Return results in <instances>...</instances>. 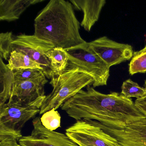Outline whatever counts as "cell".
Returning a JSON list of instances; mask_svg holds the SVG:
<instances>
[{"mask_svg":"<svg viewBox=\"0 0 146 146\" xmlns=\"http://www.w3.org/2000/svg\"><path fill=\"white\" fill-rule=\"evenodd\" d=\"M17 138L12 136L0 135V146H22Z\"/></svg>","mask_w":146,"mask_h":146,"instance_id":"7402d4cb","label":"cell"},{"mask_svg":"<svg viewBox=\"0 0 146 146\" xmlns=\"http://www.w3.org/2000/svg\"><path fill=\"white\" fill-rule=\"evenodd\" d=\"M45 98L28 105L11 100L0 105V135L12 136L19 141L23 137L22 128L40 113Z\"/></svg>","mask_w":146,"mask_h":146,"instance_id":"5b68a950","label":"cell"},{"mask_svg":"<svg viewBox=\"0 0 146 146\" xmlns=\"http://www.w3.org/2000/svg\"><path fill=\"white\" fill-rule=\"evenodd\" d=\"M51 64L54 76L62 74L66 71L68 64V57L64 49L54 47L46 54Z\"/></svg>","mask_w":146,"mask_h":146,"instance_id":"2e32d148","label":"cell"},{"mask_svg":"<svg viewBox=\"0 0 146 146\" xmlns=\"http://www.w3.org/2000/svg\"><path fill=\"white\" fill-rule=\"evenodd\" d=\"M66 135L79 146H119L116 138L91 119L76 120L66 129Z\"/></svg>","mask_w":146,"mask_h":146,"instance_id":"8992f818","label":"cell"},{"mask_svg":"<svg viewBox=\"0 0 146 146\" xmlns=\"http://www.w3.org/2000/svg\"><path fill=\"white\" fill-rule=\"evenodd\" d=\"M40 121L43 126L49 130L54 131L60 127L61 116L54 108L42 114Z\"/></svg>","mask_w":146,"mask_h":146,"instance_id":"ffe728a7","label":"cell"},{"mask_svg":"<svg viewBox=\"0 0 146 146\" xmlns=\"http://www.w3.org/2000/svg\"><path fill=\"white\" fill-rule=\"evenodd\" d=\"M7 66L12 71L28 69H35L43 72V69L39 64L25 54L14 50L11 53Z\"/></svg>","mask_w":146,"mask_h":146,"instance_id":"9a60e30c","label":"cell"},{"mask_svg":"<svg viewBox=\"0 0 146 146\" xmlns=\"http://www.w3.org/2000/svg\"><path fill=\"white\" fill-rule=\"evenodd\" d=\"M43 0H0V20L12 22L17 20L30 6Z\"/></svg>","mask_w":146,"mask_h":146,"instance_id":"4fadbf2b","label":"cell"},{"mask_svg":"<svg viewBox=\"0 0 146 146\" xmlns=\"http://www.w3.org/2000/svg\"><path fill=\"white\" fill-rule=\"evenodd\" d=\"M15 81H28L45 86L48 82L42 71L38 69H28L14 71Z\"/></svg>","mask_w":146,"mask_h":146,"instance_id":"e0dca14e","label":"cell"},{"mask_svg":"<svg viewBox=\"0 0 146 146\" xmlns=\"http://www.w3.org/2000/svg\"><path fill=\"white\" fill-rule=\"evenodd\" d=\"M32 123L31 134L19 140L22 146H79L66 135L46 129L40 117L35 118Z\"/></svg>","mask_w":146,"mask_h":146,"instance_id":"9c48e42d","label":"cell"},{"mask_svg":"<svg viewBox=\"0 0 146 146\" xmlns=\"http://www.w3.org/2000/svg\"><path fill=\"white\" fill-rule=\"evenodd\" d=\"M68 57L67 70L78 68L90 75L94 80V88L106 85L110 68L89 47L86 42L65 50Z\"/></svg>","mask_w":146,"mask_h":146,"instance_id":"277c9868","label":"cell"},{"mask_svg":"<svg viewBox=\"0 0 146 146\" xmlns=\"http://www.w3.org/2000/svg\"><path fill=\"white\" fill-rule=\"evenodd\" d=\"M96 121L103 130L117 139L119 146H146V118L132 122L121 129Z\"/></svg>","mask_w":146,"mask_h":146,"instance_id":"30bf717a","label":"cell"},{"mask_svg":"<svg viewBox=\"0 0 146 146\" xmlns=\"http://www.w3.org/2000/svg\"><path fill=\"white\" fill-rule=\"evenodd\" d=\"M13 51L17 50L25 54L39 64L43 69L46 77L52 79L54 77L51 64L46 54L54 48L50 42L34 35H21L14 36L12 42Z\"/></svg>","mask_w":146,"mask_h":146,"instance_id":"52a82bcc","label":"cell"},{"mask_svg":"<svg viewBox=\"0 0 146 146\" xmlns=\"http://www.w3.org/2000/svg\"><path fill=\"white\" fill-rule=\"evenodd\" d=\"M14 36L11 32L0 34V58L8 61L11 53L13 51L12 42Z\"/></svg>","mask_w":146,"mask_h":146,"instance_id":"44dd1931","label":"cell"},{"mask_svg":"<svg viewBox=\"0 0 146 146\" xmlns=\"http://www.w3.org/2000/svg\"><path fill=\"white\" fill-rule=\"evenodd\" d=\"M14 81L13 72L7 67L0 58V105L5 104L10 100Z\"/></svg>","mask_w":146,"mask_h":146,"instance_id":"5bb4252c","label":"cell"},{"mask_svg":"<svg viewBox=\"0 0 146 146\" xmlns=\"http://www.w3.org/2000/svg\"><path fill=\"white\" fill-rule=\"evenodd\" d=\"M129 72L131 76L137 73L146 72V46L133 53L129 64Z\"/></svg>","mask_w":146,"mask_h":146,"instance_id":"ac0fdd59","label":"cell"},{"mask_svg":"<svg viewBox=\"0 0 146 146\" xmlns=\"http://www.w3.org/2000/svg\"><path fill=\"white\" fill-rule=\"evenodd\" d=\"M80 25L70 1L51 0L35 19L34 35L66 50L86 43Z\"/></svg>","mask_w":146,"mask_h":146,"instance_id":"7a4b0ae2","label":"cell"},{"mask_svg":"<svg viewBox=\"0 0 146 146\" xmlns=\"http://www.w3.org/2000/svg\"><path fill=\"white\" fill-rule=\"evenodd\" d=\"M60 108L76 120L91 119L119 129L146 118L131 98L117 92L102 94L90 85L68 99Z\"/></svg>","mask_w":146,"mask_h":146,"instance_id":"6da1fadb","label":"cell"},{"mask_svg":"<svg viewBox=\"0 0 146 146\" xmlns=\"http://www.w3.org/2000/svg\"><path fill=\"white\" fill-rule=\"evenodd\" d=\"M90 49L110 68L129 60L133 55L131 45L119 43L102 36L88 42Z\"/></svg>","mask_w":146,"mask_h":146,"instance_id":"ba28073f","label":"cell"},{"mask_svg":"<svg viewBox=\"0 0 146 146\" xmlns=\"http://www.w3.org/2000/svg\"><path fill=\"white\" fill-rule=\"evenodd\" d=\"M93 78L78 68L67 70L55 76L50 84L52 91L46 96L40 108V114L54 108L57 110L68 99L74 96L83 88L93 85Z\"/></svg>","mask_w":146,"mask_h":146,"instance_id":"3957f363","label":"cell"},{"mask_svg":"<svg viewBox=\"0 0 146 146\" xmlns=\"http://www.w3.org/2000/svg\"><path fill=\"white\" fill-rule=\"evenodd\" d=\"M144 87L146 88V79L144 81ZM135 104L138 110L146 116V94L141 98L136 99Z\"/></svg>","mask_w":146,"mask_h":146,"instance_id":"603a6c76","label":"cell"},{"mask_svg":"<svg viewBox=\"0 0 146 146\" xmlns=\"http://www.w3.org/2000/svg\"><path fill=\"white\" fill-rule=\"evenodd\" d=\"M70 2L78 11L83 12L80 25L89 32L99 20L101 12L106 3L105 0H71Z\"/></svg>","mask_w":146,"mask_h":146,"instance_id":"7c38bea8","label":"cell"},{"mask_svg":"<svg viewBox=\"0 0 146 146\" xmlns=\"http://www.w3.org/2000/svg\"><path fill=\"white\" fill-rule=\"evenodd\" d=\"M121 94L126 98L135 97L137 99L144 96L146 94V88L141 87L130 79L124 81L122 84Z\"/></svg>","mask_w":146,"mask_h":146,"instance_id":"d6986e66","label":"cell"},{"mask_svg":"<svg viewBox=\"0 0 146 146\" xmlns=\"http://www.w3.org/2000/svg\"><path fill=\"white\" fill-rule=\"evenodd\" d=\"M44 86L28 81H15L9 100L28 105L45 98Z\"/></svg>","mask_w":146,"mask_h":146,"instance_id":"8fae6325","label":"cell"}]
</instances>
